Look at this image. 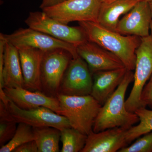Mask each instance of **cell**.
Returning a JSON list of instances; mask_svg holds the SVG:
<instances>
[{
	"label": "cell",
	"mask_w": 152,
	"mask_h": 152,
	"mask_svg": "<svg viewBox=\"0 0 152 152\" xmlns=\"http://www.w3.org/2000/svg\"><path fill=\"white\" fill-rule=\"evenodd\" d=\"M93 83V75L88 64L79 56L71 60L63 76L58 94L90 95L91 93Z\"/></svg>",
	"instance_id": "cell-9"
},
{
	"label": "cell",
	"mask_w": 152,
	"mask_h": 152,
	"mask_svg": "<svg viewBox=\"0 0 152 152\" xmlns=\"http://www.w3.org/2000/svg\"><path fill=\"white\" fill-rule=\"evenodd\" d=\"M127 70L124 67L93 74L91 96L102 106L122 81Z\"/></svg>",
	"instance_id": "cell-16"
},
{
	"label": "cell",
	"mask_w": 152,
	"mask_h": 152,
	"mask_svg": "<svg viewBox=\"0 0 152 152\" xmlns=\"http://www.w3.org/2000/svg\"><path fill=\"white\" fill-rule=\"evenodd\" d=\"M25 23L29 28L77 46L88 41L80 26L71 27L49 17L43 11L31 12Z\"/></svg>",
	"instance_id": "cell-6"
},
{
	"label": "cell",
	"mask_w": 152,
	"mask_h": 152,
	"mask_svg": "<svg viewBox=\"0 0 152 152\" xmlns=\"http://www.w3.org/2000/svg\"><path fill=\"white\" fill-rule=\"evenodd\" d=\"M118 152H152V132L147 133L129 146H127Z\"/></svg>",
	"instance_id": "cell-24"
},
{
	"label": "cell",
	"mask_w": 152,
	"mask_h": 152,
	"mask_svg": "<svg viewBox=\"0 0 152 152\" xmlns=\"http://www.w3.org/2000/svg\"><path fill=\"white\" fill-rule=\"evenodd\" d=\"M7 107L11 116L18 124L25 123L33 128L52 127L60 131L72 127L65 117L45 107L24 110L19 108L9 99Z\"/></svg>",
	"instance_id": "cell-10"
},
{
	"label": "cell",
	"mask_w": 152,
	"mask_h": 152,
	"mask_svg": "<svg viewBox=\"0 0 152 152\" xmlns=\"http://www.w3.org/2000/svg\"><path fill=\"white\" fill-rule=\"evenodd\" d=\"M137 1L115 0L110 3L102 2L97 23L107 29L116 32L121 16L127 13Z\"/></svg>",
	"instance_id": "cell-18"
},
{
	"label": "cell",
	"mask_w": 152,
	"mask_h": 152,
	"mask_svg": "<svg viewBox=\"0 0 152 152\" xmlns=\"http://www.w3.org/2000/svg\"><path fill=\"white\" fill-rule=\"evenodd\" d=\"M1 35L7 42L18 48L30 47L39 49L45 53L56 49H64L69 52L73 58L79 56L76 46L29 27L21 28L10 34L1 33Z\"/></svg>",
	"instance_id": "cell-8"
},
{
	"label": "cell",
	"mask_w": 152,
	"mask_h": 152,
	"mask_svg": "<svg viewBox=\"0 0 152 152\" xmlns=\"http://www.w3.org/2000/svg\"><path fill=\"white\" fill-rule=\"evenodd\" d=\"M62 143L61 152H81L84 148L88 135L72 127L61 131Z\"/></svg>",
	"instance_id": "cell-20"
},
{
	"label": "cell",
	"mask_w": 152,
	"mask_h": 152,
	"mask_svg": "<svg viewBox=\"0 0 152 152\" xmlns=\"http://www.w3.org/2000/svg\"><path fill=\"white\" fill-rule=\"evenodd\" d=\"M18 49L23 77V88L42 91L41 66L45 52L30 47Z\"/></svg>",
	"instance_id": "cell-15"
},
{
	"label": "cell",
	"mask_w": 152,
	"mask_h": 152,
	"mask_svg": "<svg viewBox=\"0 0 152 152\" xmlns=\"http://www.w3.org/2000/svg\"><path fill=\"white\" fill-rule=\"evenodd\" d=\"M7 97L20 108L30 110L43 107L59 114L61 111L57 97L50 96L40 91H32L22 87L3 89Z\"/></svg>",
	"instance_id": "cell-13"
},
{
	"label": "cell",
	"mask_w": 152,
	"mask_h": 152,
	"mask_svg": "<svg viewBox=\"0 0 152 152\" xmlns=\"http://www.w3.org/2000/svg\"><path fill=\"white\" fill-rule=\"evenodd\" d=\"M76 48L78 55L88 64L92 75L99 71L125 67L116 56L93 42L87 41Z\"/></svg>",
	"instance_id": "cell-12"
},
{
	"label": "cell",
	"mask_w": 152,
	"mask_h": 152,
	"mask_svg": "<svg viewBox=\"0 0 152 152\" xmlns=\"http://www.w3.org/2000/svg\"><path fill=\"white\" fill-rule=\"evenodd\" d=\"M13 152H38L37 145L35 140L28 142L21 145Z\"/></svg>",
	"instance_id": "cell-26"
},
{
	"label": "cell",
	"mask_w": 152,
	"mask_h": 152,
	"mask_svg": "<svg viewBox=\"0 0 152 152\" xmlns=\"http://www.w3.org/2000/svg\"><path fill=\"white\" fill-rule=\"evenodd\" d=\"M72 58L70 53L64 49L44 53L41 66L42 92L57 96L63 76Z\"/></svg>",
	"instance_id": "cell-5"
},
{
	"label": "cell",
	"mask_w": 152,
	"mask_h": 152,
	"mask_svg": "<svg viewBox=\"0 0 152 152\" xmlns=\"http://www.w3.org/2000/svg\"><path fill=\"white\" fill-rule=\"evenodd\" d=\"M38 152H58L61 132L52 127L33 128Z\"/></svg>",
	"instance_id": "cell-19"
},
{
	"label": "cell",
	"mask_w": 152,
	"mask_h": 152,
	"mask_svg": "<svg viewBox=\"0 0 152 152\" xmlns=\"http://www.w3.org/2000/svg\"><path fill=\"white\" fill-rule=\"evenodd\" d=\"M61 111L71 127L85 134L93 132V126L102 105L91 95L84 96L57 95Z\"/></svg>",
	"instance_id": "cell-3"
},
{
	"label": "cell",
	"mask_w": 152,
	"mask_h": 152,
	"mask_svg": "<svg viewBox=\"0 0 152 152\" xmlns=\"http://www.w3.org/2000/svg\"><path fill=\"white\" fill-rule=\"evenodd\" d=\"M67 0H42V4L40 6V8L42 9L50 7L59 4L64 2Z\"/></svg>",
	"instance_id": "cell-27"
},
{
	"label": "cell",
	"mask_w": 152,
	"mask_h": 152,
	"mask_svg": "<svg viewBox=\"0 0 152 152\" xmlns=\"http://www.w3.org/2000/svg\"><path fill=\"white\" fill-rule=\"evenodd\" d=\"M151 12L149 2L138 1L127 13L120 20L116 32L124 35L140 38L150 35Z\"/></svg>",
	"instance_id": "cell-11"
},
{
	"label": "cell",
	"mask_w": 152,
	"mask_h": 152,
	"mask_svg": "<svg viewBox=\"0 0 152 152\" xmlns=\"http://www.w3.org/2000/svg\"><path fill=\"white\" fill-rule=\"evenodd\" d=\"M134 77L132 71L127 70L116 90L102 106L93 126L94 132L116 127L129 129L139 122L137 114L129 112L126 107L125 95Z\"/></svg>",
	"instance_id": "cell-2"
},
{
	"label": "cell",
	"mask_w": 152,
	"mask_h": 152,
	"mask_svg": "<svg viewBox=\"0 0 152 152\" xmlns=\"http://www.w3.org/2000/svg\"><path fill=\"white\" fill-rule=\"evenodd\" d=\"M150 8H151V29H150V31H151V34L152 36V0L149 2Z\"/></svg>",
	"instance_id": "cell-28"
},
{
	"label": "cell",
	"mask_w": 152,
	"mask_h": 152,
	"mask_svg": "<svg viewBox=\"0 0 152 152\" xmlns=\"http://www.w3.org/2000/svg\"><path fill=\"white\" fill-rule=\"evenodd\" d=\"M129 129L116 127L88 135L81 152H115L127 146V134Z\"/></svg>",
	"instance_id": "cell-14"
},
{
	"label": "cell",
	"mask_w": 152,
	"mask_h": 152,
	"mask_svg": "<svg viewBox=\"0 0 152 152\" xmlns=\"http://www.w3.org/2000/svg\"><path fill=\"white\" fill-rule=\"evenodd\" d=\"M140 100L143 107L148 106L152 109V75L143 89Z\"/></svg>",
	"instance_id": "cell-25"
},
{
	"label": "cell",
	"mask_w": 152,
	"mask_h": 152,
	"mask_svg": "<svg viewBox=\"0 0 152 152\" xmlns=\"http://www.w3.org/2000/svg\"><path fill=\"white\" fill-rule=\"evenodd\" d=\"M134 113L138 116L140 121L138 124L133 126L128 130L126 140L129 144L152 131V110L142 107Z\"/></svg>",
	"instance_id": "cell-21"
},
{
	"label": "cell",
	"mask_w": 152,
	"mask_h": 152,
	"mask_svg": "<svg viewBox=\"0 0 152 152\" xmlns=\"http://www.w3.org/2000/svg\"><path fill=\"white\" fill-rule=\"evenodd\" d=\"M101 0H67L42 10L49 17L65 24L71 22H97Z\"/></svg>",
	"instance_id": "cell-7"
},
{
	"label": "cell",
	"mask_w": 152,
	"mask_h": 152,
	"mask_svg": "<svg viewBox=\"0 0 152 152\" xmlns=\"http://www.w3.org/2000/svg\"><path fill=\"white\" fill-rule=\"evenodd\" d=\"M3 77L4 88H23V77L18 50L6 41Z\"/></svg>",
	"instance_id": "cell-17"
},
{
	"label": "cell",
	"mask_w": 152,
	"mask_h": 152,
	"mask_svg": "<svg viewBox=\"0 0 152 152\" xmlns=\"http://www.w3.org/2000/svg\"><path fill=\"white\" fill-rule=\"evenodd\" d=\"M101 1H102V2L110 3L113 1H115V0H101ZM135 1H147L149 2L151 0H135Z\"/></svg>",
	"instance_id": "cell-29"
},
{
	"label": "cell",
	"mask_w": 152,
	"mask_h": 152,
	"mask_svg": "<svg viewBox=\"0 0 152 152\" xmlns=\"http://www.w3.org/2000/svg\"><path fill=\"white\" fill-rule=\"evenodd\" d=\"M33 140H34L33 127L27 124L19 123L14 137L7 143L1 147L0 152H13L21 145Z\"/></svg>",
	"instance_id": "cell-22"
},
{
	"label": "cell",
	"mask_w": 152,
	"mask_h": 152,
	"mask_svg": "<svg viewBox=\"0 0 152 152\" xmlns=\"http://www.w3.org/2000/svg\"><path fill=\"white\" fill-rule=\"evenodd\" d=\"M16 122L5 107L0 108V146L4 145L10 141L16 132Z\"/></svg>",
	"instance_id": "cell-23"
},
{
	"label": "cell",
	"mask_w": 152,
	"mask_h": 152,
	"mask_svg": "<svg viewBox=\"0 0 152 152\" xmlns=\"http://www.w3.org/2000/svg\"><path fill=\"white\" fill-rule=\"evenodd\" d=\"M87 39L111 52L122 62L129 71L134 70L136 50L141 41L137 36L124 35L105 28L97 22H79Z\"/></svg>",
	"instance_id": "cell-1"
},
{
	"label": "cell",
	"mask_w": 152,
	"mask_h": 152,
	"mask_svg": "<svg viewBox=\"0 0 152 152\" xmlns=\"http://www.w3.org/2000/svg\"><path fill=\"white\" fill-rule=\"evenodd\" d=\"M136 59L132 91L126 101L129 112L134 113L142 107L140 97L146 83L152 75V36L141 38L140 44L135 52Z\"/></svg>",
	"instance_id": "cell-4"
}]
</instances>
